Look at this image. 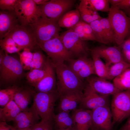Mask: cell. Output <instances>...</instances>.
Here are the masks:
<instances>
[{"label": "cell", "mask_w": 130, "mask_h": 130, "mask_svg": "<svg viewBox=\"0 0 130 130\" xmlns=\"http://www.w3.org/2000/svg\"><path fill=\"white\" fill-rule=\"evenodd\" d=\"M54 66L56 76L57 90L59 95L70 92L83 93L86 84L67 65L63 63Z\"/></svg>", "instance_id": "cell-1"}, {"label": "cell", "mask_w": 130, "mask_h": 130, "mask_svg": "<svg viewBox=\"0 0 130 130\" xmlns=\"http://www.w3.org/2000/svg\"><path fill=\"white\" fill-rule=\"evenodd\" d=\"M59 97L57 90L35 93L33 105L42 120H54L55 104Z\"/></svg>", "instance_id": "cell-2"}, {"label": "cell", "mask_w": 130, "mask_h": 130, "mask_svg": "<svg viewBox=\"0 0 130 130\" xmlns=\"http://www.w3.org/2000/svg\"><path fill=\"white\" fill-rule=\"evenodd\" d=\"M108 18L115 34V42L120 45L130 33V18L120 9L111 6Z\"/></svg>", "instance_id": "cell-3"}, {"label": "cell", "mask_w": 130, "mask_h": 130, "mask_svg": "<svg viewBox=\"0 0 130 130\" xmlns=\"http://www.w3.org/2000/svg\"><path fill=\"white\" fill-rule=\"evenodd\" d=\"M59 35L37 45L46 53L54 66L73 58L72 54L64 46Z\"/></svg>", "instance_id": "cell-4"}, {"label": "cell", "mask_w": 130, "mask_h": 130, "mask_svg": "<svg viewBox=\"0 0 130 130\" xmlns=\"http://www.w3.org/2000/svg\"><path fill=\"white\" fill-rule=\"evenodd\" d=\"M24 70L20 58L5 53L0 64V80L6 83L15 82L23 76Z\"/></svg>", "instance_id": "cell-5"}, {"label": "cell", "mask_w": 130, "mask_h": 130, "mask_svg": "<svg viewBox=\"0 0 130 130\" xmlns=\"http://www.w3.org/2000/svg\"><path fill=\"white\" fill-rule=\"evenodd\" d=\"M33 31L37 45L59 35L61 27L58 22L40 17L30 26Z\"/></svg>", "instance_id": "cell-6"}, {"label": "cell", "mask_w": 130, "mask_h": 130, "mask_svg": "<svg viewBox=\"0 0 130 130\" xmlns=\"http://www.w3.org/2000/svg\"><path fill=\"white\" fill-rule=\"evenodd\" d=\"M14 11L20 24L30 26L41 17V11L33 0H19Z\"/></svg>", "instance_id": "cell-7"}, {"label": "cell", "mask_w": 130, "mask_h": 130, "mask_svg": "<svg viewBox=\"0 0 130 130\" xmlns=\"http://www.w3.org/2000/svg\"><path fill=\"white\" fill-rule=\"evenodd\" d=\"M113 96L111 105L113 125L129 117L130 113V90L119 91Z\"/></svg>", "instance_id": "cell-8"}, {"label": "cell", "mask_w": 130, "mask_h": 130, "mask_svg": "<svg viewBox=\"0 0 130 130\" xmlns=\"http://www.w3.org/2000/svg\"><path fill=\"white\" fill-rule=\"evenodd\" d=\"M75 0H51L39 6L42 18L58 22L60 17L72 6Z\"/></svg>", "instance_id": "cell-9"}, {"label": "cell", "mask_w": 130, "mask_h": 130, "mask_svg": "<svg viewBox=\"0 0 130 130\" xmlns=\"http://www.w3.org/2000/svg\"><path fill=\"white\" fill-rule=\"evenodd\" d=\"M7 35L11 37L17 46L23 49L27 48L31 51L38 46L30 26L19 24Z\"/></svg>", "instance_id": "cell-10"}, {"label": "cell", "mask_w": 130, "mask_h": 130, "mask_svg": "<svg viewBox=\"0 0 130 130\" xmlns=\"http://www.w3.org/2000/svg\"><path fill=\"white\" fill-rule=\"evenodd\" d=\"M60 39L66 49L77 58L86 55L88 49L84 42L71 28L60 35Z\"/></svg>", "instance_id": "cell-11"}, {"label": "cell", "mask_w": 130, "mask_h": 130, "mask_svg": "<svg viewBox=\"0 0 130 130\" xmlns=\"http://www.w3.org/2000/svg\"><path fill=\"white\" fill-rule=\"evenodd\" d=\"M67 61L68 65H67L83 81L84 79L95 74L92 59L88 58L86 55L76 59H71Z\"/></svg>", "instance_id": "cell-12"}, {"label": "cell", "mask_w": 130, "mask_h": 130, "mask_svg": "<svg viewBox=\"0 0 130 130\" xmlns=\"http://www.w3.org/2000/svg\"><path fill=\"white\" fill-rule=\"evenodd\" d=\"M108 96L98 93L86 84L83 97L80 104V108L92 110L99 107L108 105Z\"/></svg>", "instance_id": "cell-13"}, {"label": "cell", "mask_w": 130, "mask_h": 130, "mask_svg": "<svg viewBox=\"0 0 130 130\" xmlns=\"http://www.w3.org/2000/svg\"><path fill=\"white\" fill-rule=\"evenodd\" d=\"M91 127L99 130H111L112 115L108 105L98 107L91 110Z\"/></svg>", "instance_id": "cell-14"}, {"label": "cell", "mask_w": 130, "mask_h": 130, "mask_svg": "<svg viewBox=\"0 0 130 130\" xmlns=\"http://www.w3.org/2000/svg\"><path fill=\"white\" fill-rule=\"evenodd\" d=\"M46 72L42 79L34 87L37 92H47L57 90L55 67L48 57L45 65Z\"/></svg>", "instance_id": "cell-15"}, {"label": "cell", "mask_w": 130, "mask_h": 130, "mask_svg": "<svg viewBox=\"0 0 130 130\" xmlns=\"http://www.w3.org/2000/svg\"><path fill=\"white\" fill-rule=\"evenodd\" d=\"M87 84L95 92L104 96L113 95L120 91L113 83L105 79L91 76L87 79Z\"/></svg>", "instance_id": "cell-16"}, {"label": "cell", "mask_w": 130, "mask_h": 130, "mask_svg": "<svg viewBox=\"0 0 130 130\" xmlns=\"http://www.w3.org/2000/svg\"><path fill=\"white\" fill-rule=\"evenodd\" d=\"M91 50L104 59L107 65L124 60L120 48L117 46H99Z\"/></svg>", "instance_id": "cell-17"}, {"label": "cell", "mask_w": 130, "mask_h": 130, "mask_svg": "<svg viewBox=\"0 0 130 130\" xmlns=\"http://www.w3.org/2000/svg\"><path fill=\"white\" fill-rule=\"evenodd\" d=\"M40 118L32 105L30 108L21 111L16 116L13 121L14 127L23 129L32 127L37 123Z\"/></svg>", "instance_id": "cell-18"}, {"label": "cell", "mask_w": 130, "mask_h": 130, "mask_svg": "<svg viewBox=\"0 0 130 130\" xmlns=\"http://www.w3.org/2000/svg\"><path fill=\"white\" fill-rule=\"evenodd\" d=\"M83 96V93L70 92L59 95V102L58 107L59 112L69 111L76 109L80 103Z\"/></svg>", "instance_id": "cell-19"}, {"label": "cell", "mask_w": 130, "mask_h": 130, "mask_svg": "<svg viewBox=\"0 0 130 130\" xmlns=\"http://www.w3.org/2000/svg\"><path fill=\"white\" fill-rule=\"evenodd\" d=\"M71 115L75 130H89L92 125L91 110L79 108L72 110Z\"/></svg>", "instance_id": "cell-20"}, {"label": "cell", "mask_w": 130, "mask_h": 130, "mask_svg": "<svg viewBox=\"0 0 130 130\" xmlns=\"http://www.w3.org/2000/svg\"><path fill=\"white\" fill-rule=\"evenodd\" d=\"M19 21L14 11L0 12V39H2L15 27Z\"/></svg>", "instance_id": "cell-21"}, {"label": "cell", "mask_w": 130, "mask_h": 130, "mask_svg": "<svg viewBox=\"0 0 130 130\" xmlns=\"http://www.w3.org/2000/svg\"><path fill=\"white\" fill-rule=\"evenodd\" d=\"M35 92L30 89L23 88L15 95L13 100L21 111L27 109Z\"/></svg>", "instance_id": "cell-22"}, {"label": "cell", "mask_w": 130, "mask_h": 130, "mask_svg": "<svg viewBox=\"0 0 130 130\" xmlns=\"http://www.w3.org/2000/svg\"><path fill=\"white\" fill-rule=\"evenodd\" d=\"M80 20V13L77 8L65 13L60 17L58 23L61 27L67 28L69 29L78 23Z\"/></svg>", "instance_id": "cell-23"}, {"label": "cell", "mask_w": 130, "mask_h": 130, "mask_svg": "<svg viewBox=\"0 0 130 130\" xmlns=\"http://www.w3.org/2000/svg\"><path fill=\"white\" fill-rule=\"evenodd\" d=\"M21 111L14 100H12L3 108H0V121H13Z\"/></svg>", "instance_id": "cell-24"}, {"label": "cell", "mask_w": 130, "mask_h": 130, "mask_svg": "<svg viewBox=\"0 0 130 130\" xmlns=\"http://www.w3.org/2000/svg\"><path fill=\"white\" fill-rule=\"evenodd\" d=\"M69 112L61 111L55 115L54 121L56 130L72 128L75 130L73 121Z\"/></svg>", "instance_id": "cell-25"}, {"label": "cell", "mask_w": 130, "mask_h": 130, "mask_svg": "<svg viewBox=\"0 0 130 130\" xmlns=\"http://www.w3.org/2000/svg\"><path fill=\"white\" fill-rule=\"evenodd\" d=\"M107 66L108 80H113L130 68V64L123 60Z\"/></svg>", "instance_id": "cell-26"}, {"label": "cell", "mask_w": 130, "mask_h": 130, "mask_svg": "<svg viewBox=\"0 0 130 130\" xmlns=\"http://www.w3.org/2000/svg\"><path fill=\"white\" fill-rule=\"evenodd\" d=\"M77 8L80 14V20L86 23L90 24L101 18L97 12L88 8L81 2Z\"/></svg>", "instance_id": "cell-27"}, {"label": "cell", "mask_w": 130, "mask_h": 130, "mask_svg": "<svg viewBox=\"0 0 130 130\" xmlns=\"http://www.w3.org/2000/svg\"><path fill=\"white\" fill-rule=\"evenodd\" d=\"M95 74L98 77L108 80V68L101 58L96 53L91 50Z\"/></svg>", "instance_id": "cell-28"}, {"label": "cell", "mask_w": 130, "mask_h": 130, "mask_svg": "<svg viewBox=\"0 0 130 130\" xmlns=\"http://www.w3.org/2000/svg\"><path fill=\"white\" fill-rule=\"evenodd\" d=\"M113 83L120 91L130 90V68L113 79Z\"/></svg>", "instance_id": "cell-29"}, {"label": "cell", "mask_w": 130, "mask_h": 130, "mask_svg": "<svg viewBox=\"0 0 130 130\" xmlns=\"http://www.w3.org/2000/svg\"><path fill=\"white\" fill-rule=\"evenodd\" d=\"M22 88L14 85L0 90V105L3 107L14 98L16 94Z\"/></svg>", "instance_id": "cell-30"}, {"label": "cell", "mask_w": 130, "mask_h": 130, "mask_svg": "<svg viewBox=\"0 0 130 130\" xmlns=\"http://www.w3.org/2000/svg\"><path fill=\"white\" fill-rule=\"evenodd\" d=\"M80 2L93 10L109 12L110 9L109 0H82Z\"/></svg>", "instance_id": "cell-31"}, {"label": "cell", "mask_w": 130, "mask_h": 130, "mask_svg": "<svg viewBox=\"0 0 130 130\" xmlns=\"http://www.w3.org/2000/svg\"><path fill=\"white\" fill-rule=\"evenodd\" d=\"M46 72L45 66L42 69L30 70L25 74L27 82L34 87L43 78Z\"/></svg>", "instance_id": "cell-32"}, {"label": "cell", "mask_w": 130, "mask_h": 130, "mask_svg": "<svg viewBox=\"0 0 130 130\" xmlns=\"http://www.w3.org/2000/svg\"><path fill=\"white\" fill-rule=\"evenodd\" d=\"M33 53L32 60L29 67V70L43 69L46 61L47 57L39 50H36Z\"/></svg>", "instance_id": "cell-33"}, {"label": "cell", "mask_w": 130, "mask_h": 130, "mask_svg": "<svg viewBox=\"0 0 130 130\" xmlns=\"http://www.w3.org/2000/svg\"><path fill=\"white\" fill-rule=\"evenodd\" d=\"M99 20L108 44L115 42V33L108 17H101Z\"/></svg>", "instance_id": "cell-34"}, {"label": "cell", "mask_w": 130, "mask_h": 130, "mask_svg": "<svg viewBox=\"0 0 130 130\" xmlns=\"http://www.w3.org/2000/svg\"><path fill=\"white\" fill-rule=\"evenodd\" d=\"M89 24L92 29L96 41L104 44H108L99 20L94 21Z\"/></svg>", "instance_id": "cell-35"}, {"label": "cell", "mask_w": 130, "mask_h": 130, "mask_svg": "<svg viewBox=\"0 0 130 130\" xmlns=\"http://www.w3.org/2000/svg\"><path fill=\"white\" fill-rule=\"evenodd\" d=\"M21 53L18 52L20 59L24 70H29L33 57V53L29 49L24 48Z\"/></svg>", "instance_id": "cell-36"}, {"label": "cell", "mask_w": 130, "mask_h": 130, "mask_svg": "<svg viewBox=\"0 0 130 130\" xmlns=\"http://www.w3.org/2000/svg\"><path fill=\"white\" fill-rule=\"evenodd\" d=\"M54 120H41L31 127L32 130H53Z\"/></svg>", "instance_id": "cell-37"}, {"label": "cell", "mask_w": 130, "mask_h": 130, "mask_svg": "<svg viewBox=\"0 0 130 130\" xmlns=\"http://www.w3.org/2000/svg\"><path fill=\"white\" fill-rule=\"evenodd\" d=\"M19 0H0V8L2 10L14 11Z\"/></svg>", "instance_id": "cell-38"}, {"label": "cell", "mask_w": 130, "mask_h": 130, "mask_svg": "<svg viewBox=\"0 0 130 130\" xmlns=\"http://www.w3.org/2000/svg\"><path fill=\"white\" fill-rule=\"evenodd\" d=\"M71 28L78 34L80 38L82 40L84 41L91 40L89 38L85 33L81 20L75 25Z\"/></svg>", "instance_id": "cell-39"}, {"label": "cell", "mask_w": 130, "mask_h": 130, "mask_svg": "<svg viewBox=\"0 0 130 130\" xmlns=\"http://www.w3.org/2000/svg\"><path fill=\"white\" fill-rule=\"evenodd\" d=\"M81 21L86 35L91 40L96 41L92 30L90 24Z\"/></svg>", "instance_id": "cell-40"}, {"label": "cell", "mask_w": 130, "mask_h": 130, "mask_svg": "<svg viewBox=\"0 0 130 130\" xmlns=\"http://www.w3.org/2000/svg\"><path fill=\"white\" fill-rule=\"evenodd\" d=\"M1 48L4 50L6 53L12 54L19 52L20 51L23 50L17 46H0Z\"/></svg>", "instance_id": "cell-41"}, {"label": "cell", "mask_w": 130, "mask_h": 130, "mask_svg": "<svg viewBox=\"0 0 130 130\" xmlns=\"http://www.w3.org/2000/svg\"><path fill=\"white\" fill-rule=\"evenodd\" d=\"M0 46H18L12 37L7 35L0 40Z\"/></svg>", "instance_id": "cell-42"}, {"label": "cell", "mask_w": 130, "mask_h": 130, "mask_svg": "<svg viewBox=\"0 0 130 130\" xmlns=\"http://www.w3.org/2000/svg\"><path fill=\"white\" fill-rule=\"evenodd\" d=\"M122 54H130V37L124 40L120 45Z\"/></svg>", "instance_id": "cell-43"}, {"label": "cell", "mask_w": 130, "mask_h": 130, "mask_svg": "<svg viewBox=\"0 0 130 130\" xmlns=\"http://www.w3.org/2000/svg\"><path fill=\"white\" fill-rule=\"evenodd\" d=\"M115 6L120 9H128L130 8V0H121L120 2Z\"/></svg>", "instance_id": "cell-44"}, {"label": "cell", "mask_w": 130, "mask_h": 130, "mask_svg": "<svg viewBox=\"0 0 130 130\" xmlns=\"http://www.w3.org/2000/svg\"><path fill=\"white\" fill-rule=\"evenodd\" d=\"M0 130H16V128L8 125L6 122L0 121Z\"/></svg>", "instance_id": "cell-45"}, {"label": "cell", "mask_w": 130, "mask_h": 130, "mask_svg": "<svg viewBox=\"0 0 130 130\" xmlns=\"http://www.w3.org/2000/svg\"><path fill=\"white\" fill-rule=\"evenodd\" d=\"M119 130H130V117L121 127Z\"/></svg>", "instance_id": "cell-46"}, {"label": "cell", "mask_w": 130, "mask_h": 130, "mask_svg": "<svg viewBox=\"0 0 130 130\" xmlns=\"http://www.w3.org/2000/svg\"><path fill=\"white\" fill-rule=\"evenodd\" d=\"M5 55V52L1 48L0 50V64L2 62Z\"/></svg>", "instance_id": "cell-47"}, {"label": "cell", "mask_w": 130, "mask_h": 130, "mask_svg": "<svg viewBox=\"0 0 130 130\" xmlns=\"http://www.w3.org/2000/svg\"><path fill=\"white\" fill-rule=\"evenodd\" d=\"M35 4L39 5H42L48 1V0H33Z\"/></svg>", "instance_id": "cell-48"}, {"label": "cell", "mask_w": 130, "mask_h": 130, "mask_svg": "<svg viewBox=\"0 0 130 130\" xmlns=\"http://www.w3.org/2000/svg\"><path fill=\"white\" fill-rule=\"evenodd\" d=\"M121 0H109V3L111 5V6H116L119 3Z\"/></svg>", "instance_id": "cell-49"}, {"label": "cell", "mask_w": 130, "mask_h": 130, "mask_svg": "<svg viewBox=\"0 0 130 130\" xmlns=\"http://www.w3.org/2000/svg\"><path fill=\"white\" fill-rule=\"evenodd\" d=\"M23 129L24 130H32L31 127H27L24 129Z\"/></svg>", "instance_id": "cell-50"}, {"label": "cell", "mask_w": 130, "mask_h": 130, "mask_svg": "<svg viewBox=\"0 0 130 130\" xmlns=\"http://www.w3.org/2000/svg\"><path fill=\"white\" fill-rule=\"evenodd\" d=\"M75 130L73 129L69 128L63 130Z\"/></svg>", "instance_id": "cell-51"}, {"label": "cell", "mask_w": 130, "mask_h": 130, "mask_svg": "<svg viewBox=\"0 0 130 130\" xmlns=\"http://www.w3.org/2000/svg\"><path fill=\"white\" fill-rule=\"evenodd\" d=\"M91 130H99L98 129L93 127H91Z\"/></svg>", "instance_id": "cell-52"}, {"label": "cell", "mask_w": 130, "mask_h": 130, "mask_svg": "<svg viewBox=\"0 0 130 130\" xmlns=\"http://www.w3.org/2000/svg\"><path fill=\"white\" fill-rule=\"evenodd\" d=\"M16 130H24L23 129H17V128H16Z\"/></svg>", "instance_id": "cell-53"}, {"label": "cell", "mask_w": 130, "mask_h": 130, "mask_svg": "<svg viewBox=\"0 0 130 130\" xmlns=\"http://www.w3.org/2000/svg\"><path fill=\"white\" fill-rule=\"evenodd\" d=\"M130 116V114H129V116Z\"/></svg>", "instance_id": "cell-54"}]
</instances>
